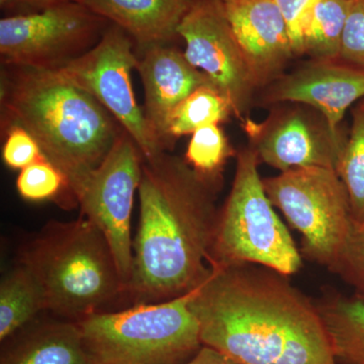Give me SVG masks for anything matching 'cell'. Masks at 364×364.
Returning <instances> with one entry per match:
<instances>
[{"instance_id": "16", "label": "cell", "mask_w": 364, "mask_h": 364, "mask_svg": "<svg viewBox=\"0 0 364 364\" xmlns=\"http://www.w3.org/2000/svg\"><path fill=\"white\" fill-rule=\"evenodd\" d=\"M0 364H95L77 323L63 318L33 321L1 342Z\"/></svg>"}, {"instance_id": "7", "label": "cell", "mask_w": 364, "mask_h": 364, "mask_svg": "<svg viewBox=\"0 0 364 364\" xmlns=\"http://www.w3.org/2000/svg\"><path fill=\"white\" fill-rule=\"evenodd\" d=\"M263 184L273 207L301 234L303 258L329 269L354 223L336 169H291L263 178Z\"/></svg>"}, {"instance_id": "17", "label": "cell", "mask_w": 364, "mask_h": 364, "mask_svg": "<svg viewBox=\"0 0 364 364\" xmlns=\"http://www.w3.org/2000/svg\"><path fill=\"white\" fill-rule=\"evenodd\" d=\"M82 4L146 49L179 37L178 26L193 0H85Z\"/></svg>"}, {"instance_id": "5", "label": "cell", "mask_w": 364, "mask_h": 364, "mask_svg": "<svg viewBox=\"0 0 364 364\" xmlns=\"http://www.w3.org/2000/svg\"><path fill=\"white\" fill-rule=\"evenodd\" d=\"M195 291L76 322L93 363L183 364L193 358L203 347L191 305Z\"/></svg>"}, {"instance_id": "31", "label": "cell", "mask_w": 364, "mask_h": 364, "mask_svg": "<svg viewBox=\"0 0 364 364\" xmlns=\"http://www.w3.org/2000/svg\"><path fill=\"white\" fill-rule=\"evenodd\" d=\"M1 6H14V4H23L21 0H0Z\"/></svg>"}, {"instance_id": "13", "label": "cell", "mask_w": 364, "mask_h": 364, "mask_svg": "<svg viewBox=\"0 0 364 364\" xmlns=\"http://www.w3.org/2000/svg\"><path fill=\"white\" fill-rule=\"evenodd\" d=\"M263 105L299 104L321 112L335 133L347 109L364 97V70L341 62L309 60L267 86Z\"/></svg>"}, {"instance_id": "11", "label": "cell", "mask_w": 364, "mask_h": 364, "mask_svg": "<svg viewBox=\"0 0 364 364\" xmlns=\"http://www.w3.org/2000/svg\"><path fill=\"white\" fill-rule=\"evenodd\" d=\"M241 127L259 162L280 172L306 167L336 169L347 139L343 132L335 133L313 107L289 102L274 105L262 122L244 117Z\"/></svg>"}, {"instance_id": "3", "label": "cell", "mask_w": 364, "mask_h": 364, "mask_svg": "<svg viewBox=\"0 0 364 364\" xmlns=\"http://www.w3.org/2000/svg\"><path fill=\"white\" fill-rule=\"evenodd\" d=\"M1 73V129H25L63 172L69 196L109 154L123 129L97 98L61 69L6 66Z\"/></svg>"}, {"instance_id": "28", "label": "cell", "mask_w": 364, "mask_h": 364, "mask_svg": "<svg viewBox=\"0 0 364 364\" xmlns=\"http://www.w3.org/2000/svg\"><path fill=\"white\" fill-rule=\"evenodd\" d=\"M318 0H277L286 16L296 57L301 56V26L309 9Z\"/></svg>"}, {"instance_id": "12", "label": "cell", "mask_w": 364, "mask_h": 364, "mask_svg": "<svg viewBox=\"0 0 364 364\" xmlns=\"http://www.w3.org/2000/svg\"><path fill=\"white\" fill-rule=\"evenodd\" d=\"M177 33L186 42L183 54L189 63L229 100L237 119L247 117L259 88L225 16L221 0H193Z\"/></svg>"}, {"instance_id": "8", "label": "cell", "mask_w": 364, "mask_h": 364, "mask_svg": "<svg viewBox=\"0 0 364 364\" xmlns=\"http://www.w3.org/2000/svg\"><path fill=\"white\" fill-rule=\"evenodd\" d=\"M107 21L80 2H64L38 13L0 20V58L4 66L58 69L90 51Z\"/></svg>"}, {"instance_id": "29", "label": "cell", "mask_w": 364, "mask_h": 364, "mask_svg": "<svg viewBox=\"0 0 364 364\" xmlns=\"http://www.w3.org/2000/svg\"><path fill=\"white\" fill-rule=\"evenodd\" d=\"M183 364H238L227 358L221 352L215 350L210 347L203 346L200 351Z\"/></svg>"}, {"instance_id": "9", "label": "cell", "mask_w": 364, "mask_h": 364, "mask_svg": "<svg viewBox=\"0 0 364 364\" xmlns=\"http://www.w3.org/2000/svg\"><path fill=\"white\" fill-rule=\"evenodd\" d=\"M143 155L126 132L109 154L73 189L81 215L105 235L127 289L133 267L132 213L140 186Z\"/></svg>"}, {"instance_id": "6", "label": "cell", "mask_w": 364, "mask_h": 364, "mask_svg": "<svg viewBox=\"0 0 364 364\" xmlns=\"http://www.w3.org/2000/svg\"><path fill=\"white\" fill-rule=\"evenodd\" d=\"M259 163L251 148L237 152L233 184L219 210L208 264H255L289 277L303 267V255L268 198Z\"/></svg>"}, {"instance_id": "15", "label": "cell", "mask_w": 364, "mask_h": 364, "mask_svg": "<svg viewBox=\"0 0 364 364\" xmlns=\"http://www.w3.org/2000/svg\"><path fill=\"white\" fill-rule=\"evenodd\" d=\"M136 70L145 92L144 114L148 127L160 149L167 152L172 149L166 134L169 114L193 91L213 83L189 63L183 53L167 45L144 49Z\"/></svg>"}, {"instance_id": "24", "label": "cell", "mask_w": 364, "mask_h": 364, "mask_svg": "<svg viewBox=\"0 0 364 364\" xmlns=\"http://www.w3.org/2000/svg\"><path fill=\"white\" fill-rule=\"evenodd\" d=\"M16 189L28 202H44L61 198L62 195L69 198L66 176L46 157L21 170Z\"/></svg>"}, {"instance_id": "26", "label": "cell", "mask_w": 364, "mask_h": 364, "mask_svg": "<svg viewBox=\"0 0 364 364\" xmlns=\"http://www.w3.org/2000/svg\"><path fill=\"white\" fill-rule=\"evenodd\" d=\"M338 62L364 70V0H349Z\"/></svg>"}, {"instance_id": "25", "label": "cell", "mask_w": 364, "mask_h": 364, "mask_svg": "<svg viewBox=\"0 0 364 364\" xmlns=\"http://www.w3.org/2000/svg\"><path fill=\"white\" fill-rule=\"evenodd\" d=\"M329 270L353 287L356 296L364 299V225L353 223Z\"/></svg>"}, {"instance_id": "19", "label": "cell", "mask_w": 364, "mask_h": 364, "mask_svg": "<svg viewBox=\"0 0 364 364\" xmlns=\"http://www.w3.org/2000/svg\"><path fill=\"white\" fill-rule=\"evenodd\" d=\"M47 311L44 291L32 272L18 262L0 282V342Z\"/></svg>"}, {"instance_id": "14", "label": "cell", "mask_w": 364, "mask_h": 364, "mask_svg": "<svg viewBox=\"0 0 364 364\" xmlns=\"http://www.w3.org/2000/svg\"><path fill=\"white\" fill-rule=\"evenodd\" d=\"M221 4L258 88L267 87L296 57L286 16L277 0H221Z\"/></svg>"}, {"instance_id": "32", "label": "cell", "mask_w": 364, "mask_h": 364, "mask_svg": "<svg viewBox=\"0 0 364 364\" xmlns=\"http://www.w3.org/2000/svg\"><path fill=\"white\" fill-rule=\"evenodd\" d=\"M359 105H360V107H364V100L363 102H361L360 104H359Z\"/></svg>"}, {"instance_id": "21", "label": "cell", "mask_w": 364, "mask_h": 364, "mask_svg": "<svg viewBox=\"0 0 364 364\" xmlns=\"http://www.w3.org/2000/svg\"><path fill=\"white\" fill-rule=\"evenodd\" d=\"M234 116L229 100L215 85L198 87L184 98L169 114L166 134L170 147L177 139L191 135L208 124L225 123Z\"/></svg>"}, {"instance_id": "22", "label": "cell", "mask_w": 364, "mask_h": 364, "mask_svg": "<svg viewBox=\"0 0 364 364\" xmlns=\"http://www.w3.org/2000/svg\"><path fill=\"white\" fill-rule=\"evenodd\" d=\"M336 171L348 195L353 222L364 225V107L359 105L352 112L350 131Z\"/></svg>"}, {"instance_id": "27", "label": "cell", "mask_w": 364, "mask_h": 364, "mask_svg": "<svg viewBox=\"0 0 364 364\" xmlns=\"http://www.w3.org/2000/svg\"><path fill=\"white\" fill-rule=\"evenodd\" d=\"M4 133L2 159L9 168L23 170L45 157L37 141L21 127H9Z\"/></svg>"}, {"instance_id": "2", "label": "cell", "mask_w": 364, "mask_h": 364, "mask_svg": "<svg viewBox=\"0 0 364 364\" xmlns=\"http://www.w3.org/2000/svg\"><path fill=\"white\" fill-rule=\"evenodd\" d=\"M221 188L198 176L184 158L162 152L143 160L127 289L134 305L178 298L208 279Z\"/></svg>"}, {"instance_id": "30", "label": "cell", "mask_w": 364, "mask_h": 364, "mask_svg": "<svg viewBox=\"0 0 364 364\" xmlns=\"http://www.w3.org/2000/svg\"><path fill=\"white\" fill-rule=\"evenodd\" d=\"M23 4L28 6H39L41 9L55 6V4H64V2H80L82 4L85 0H21Z\"/></svg>"}, {"instance_id": "23", "label": "cell", "mask_w": 364, "mask_h": 364, "mask_svg": "<svg viewBox=\"0 0 364 364\" xmlns=\"http://www.w3.org/2000/svg\"><path fill=\"white\" fill-rule=\"evenodd\" d=\"M237 152L220 124H208L191 134L184 160L205 181L223 186V172Z\"/></svg>"}, {"instance_id": "18", "label": "cell", "mask_w": 364, "mask_h": 364, "mask_svg": "<svg viewBox=\"0 0 364 364\" xmlns=\"http://www.w3.org/2000/svg\"><path fill=\"white\" fill-rule=\"evenodd\" d=\"M338 364H364V299L332 294L316 303Z\"/></svg>"}, {"instance_id": "4", "label": "cell", "mask_w": 364, "mask_h": 364, "mask_svg": "<svg viewBox=\"0 0 364 364\" xmlns=\"http://www.w3.org/2000/svg\"><path fill=\"white\" fill-rule=\"evenodd\" d=\"M20 263L39 282L47 311L78 322L127 296L105 235L81 215L51 221L20 251Z\"/></svg>"}, {"instance_id": "20", "label": "cell", "mask_w": 364, "mask_h": 364, "mask_svg": "<svg viewBox=\"0 0 364 364\" xmlns=\"http://www.w3.org/2000/svg\"><path fill=\"white\" fill-rule=\"evenodd\" d=\"M349 0H318L301 26V56L338 62Z\"/></svg>"}, {"instance_id": "10", "label": "cell", "mask_w": 364, "mask_h": 364, "mask_svg": "<svg viewBox=\"0 0 364 364\" xmlns=\"http://www.w3.org/2000/svg\"><path fill=\"white\" fill-rule=\"evenodd\" d=\"M132 40L119 26H107L95 47L59 69L97 98L133 139L144 159H152L163 151L151 133L134 93L132 71L136 68L139 58Z\"/></svg>"}, {"instance_id": "1", "label": "cell", "mask_w": 364, "mask_h": 364, "mask_svg": "<svg viewBox=\"0 0 364 364\" xmlns=\"http://www.w3.org/2000/svg\"><path fill=\"white\" fill-rule=\"evenodd\" d=\"M191 305L203 346L238 364H338L316 304L270 268L210 267Z\"/></svg>"}]
</instances>
